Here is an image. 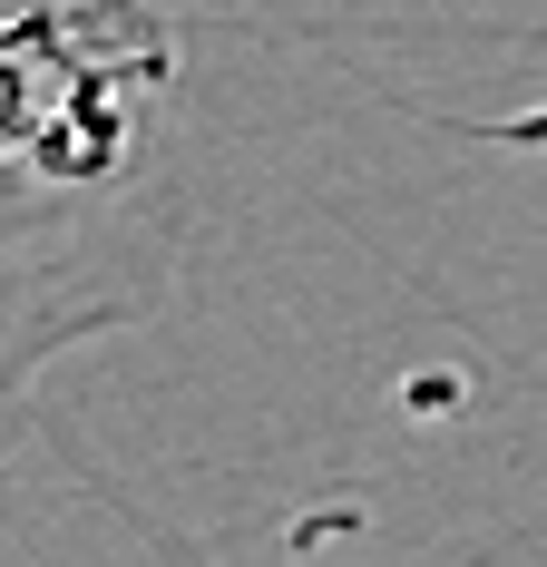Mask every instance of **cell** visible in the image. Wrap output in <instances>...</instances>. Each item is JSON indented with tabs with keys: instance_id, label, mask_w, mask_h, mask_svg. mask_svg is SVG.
Segmentation results:
<instances>
[{
	"instance_id": "1",
	"label": "cell",
	"mask_w": 547,
	"mask_h": 567,
	"mask_svg": "<svg viewBox=\"0 0 547 567\" xmlns=\"http://www.w3.org/2000/svg\"><path fill=\"white\" fill-rule=\"evenodd\" d=\"M176 117V20L157 0H20L0 40V157L10 235L99 216L157 176Z\"/></svg>"
}]
</instances>
